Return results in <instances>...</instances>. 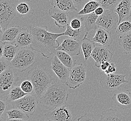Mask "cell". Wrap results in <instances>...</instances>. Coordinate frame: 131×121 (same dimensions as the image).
<instances>
[{"instance_id": "obj_4", "label": "cell", "mask_w": 131, "mask_h": 121, "mask_svg": "<svg viewBox=\"0 0 131 121\" xmlns=\"http://www.w3.org/2000/svg\"><path fill=\"white\" fill-rule=\"evenodd\" d=\"M35 52L30 46L19 48L15 58L11 62L12 68L20 73L31 68L36 60Z\"/></svg>"}, {"instance_id": "obj_30", "label": "cell", "mask_w": 131, "mask_h": 121, "mask_svg": "<svg viewBox=\"0 0 131 121\" xmlns=\"http://www.w3.org/2000/svg\"><path fill=\"white\" fill-rule=\"evenodd\" d=\"M101 6L99 2L93 1H90L86 3L83 8L78 13L79 15H85L94 12L96 8Z\"/></svg>"}, {"instance_id": "obj_28", "label": "cell", "mask_w": 131, "mask_h": 121, "mask_svg": "<svg viewBox=\"0 0 131 121\" xmlns=\"http://www.w3.org/2000/svg\"><path fill=\"white\" fill-rule=\"evenodd\" d=\"M118 42L124 53L126 54H131V32L121 35Z\"/></svg>"}, {"instance_id": "obj_35", "label": "cell", "mask_w": 131, "mask_h": 121, "mask_svg": "<svg viewBox=\"0 0 131 121\" xmlns=\"http://www.w3.org/2000/svg\"><path fill=\"white\" fill-rule=\"evenodd\" d=\"M20 87L21 89L27 94L34 93V87L33 83L28 80L24 81L21 83Z\"/></svg>"}, {"instance_id": "obj_8", "label": "cell", "mask_w": 131, "mask_h": 121, "mask_svg": "<svg viewBox=\"0 0 131 121\" xmlns=\"http://www.w3.org/2000/svg\"><path fill=\"white\" fill-rule=\"evenodd\" d=\"M0 24L4 31L15 17L16 11L10 0H0Z\"/></svg>"}, {"instance_id": "obj_20", "label": "cell", "mask_w": 131, "mask_h": 121, "mask_svg": "<svg viewBox=\"0 0 131 121\" xmlns=\"http://www.w3.org/2000/svg\"><path fill=\"white\" fill-rule=\"evenodd\" d=\"M98 17L94 12L81 16L80 19L86 31V34L88 35V32L92 30H97L98 26L96 22Z\"/></svg>"}, {"instance_id": "obj_17", "label": "cell", "mask_w": 131, "mask_h": 121, "mask_svg": "<svg viewBox=\"0 0 131 121\" xmlns=\"http://www.w3.org/2000/svg\"><path fill=\"white\" fill-rule=\"evenodd\" d=\"M92 40L106 47H109L113 42L112 33L102 27H99L96 30V33Z\"/></svg>"}, {"instance_id": "obj_40", "label": "cell", "mask_w": 131, "mask_h": 121, "mask_svg": "<svg viewBox=\"0 0 131 121\" xmlns=\"http://www.w3.org/2000/svg\"><path fill=\"white\" fill-rule=\"evenodd\" d=\"M117 69L115 67V65L114 63H110V65L109 66L108 68L104 71L105 74H109L110 73H114L116 72Z\"/></svg>"}, {"instance_id": "obj_23", "label": "cell", "mask_w": 131, "mask_h": 121, "mask_svg": "<svg viewBox=\"0 0 131 121\" xmlns=\"http://www.w3.org/2000/svg\"><path fill=\"white\" fill-rule=\"evenodd\" d=\"M19 48V47L15 45L13 43L4 42L3 44V53L2 57L11 62L15 58Z\"/></svg>"}, {"instance_id": "obj_25", "label": "cell", "mask_w": 131, "mask_h": 121, "mask_svg": "<svg viewBox=\"0 0 131 121\" xmlns=\"http://www.w3.org/2000/svg\"><path fill=\"white\" fill-rule=\"evenodd\" d=\"M95 42L88 38H83L81 40V48L85 58L86 62L91 56V54L95 47Z\"/></svg>"}, {"instance_id": "obj_16", "label": "cell", "mask_w": 131, "mask_h": 121, "mask_svg": "<svg viewBox=\"0 0 131 121\" xmlns=\"http://www.w3.org/2000/svg\"><path fill=\"white\" fill-rule=\"evenodd\" d=\"M48 13L54 20V23L59 28H64L68 24V13L53 7L49 9Z\"/></svg>"}, {"instance_id": "obj_9", "label": "cell", "mask_w": 131, "mask_h": 121, "mask_svg": "<svg viewBox=\"0 0 131 121\" xmlns=\"http://www.w3.org/2000/svg\"><path fill=\"white\" fill-rule=\"evenodd\" d=\"M86 79V69L82 64L75 66L71 69L70 75L66 85L69 88H78Z\"/></svg>"}, {"instance_id": "obj_31", "label": "cell", "mask_w": 131, "mask_h": 121, "mask_svg": "<svg viewBox=\"0 0 131 121\" xmlns=\"http://www.w3.org/2000/svg\"><path fill=\"white\" fill-rule=\"evenodd\" d=\"M117 34L123 35L131 32V21L126 20L121 22L115 28Z\"/></svg>"}, {"instance_id": "obj_12", "label": "cell", "mask_w": 131, "mask_h": 121, "mask_svg": "<svg viewBox=\"0 0 131 121\" xmlns=\"http://www.w3.org/2000/svg\"><path fill=\"white\" fill-rule=\"evenodd\" d=\"M81 41L74 38H66L57 51H63L71 56H78L81 54Z\"/></svg>"}, {"instance_id": "obj_49", "label": "cell", "mask_w": 131, "mask_h": 121, "mask_svg": "<svg viewBox=\"0 0 131 121\" xmlns=\"http://www.w3.org/2000/svg\"><path fill=\"white\" fill-rule=\"evenodd\" d=\"M19 1H27V0H18Z\"/></svg>"}, {"instance_id": "obj_46", "label": "cell", "mask_w": 131, "mask_h": 121, "mask_svg": "<svg viewBox=\"0 0 131 121\" xmlns=\"http://www.w3.org/2000/svg\"><path fill=\"white\" fill-rule=\"evenodd\" d=\"M96 1V2H99V3H101V0H89V1Z\"/></svg>"}, {"instance_id": "obj_19", "label": "cell", "mask_w": 131, "mask_h": 121, "mask_svg": "<svg viewBox=\"0 0 131 121\" xmlns=\"http://www.w3.org/2000/svg\"><path fill=\"white\" fill-rule=\"evenodd\" d=\"M32 42V35L29 31V28H23L13 43L19 48H24L30 46Z\"/></svg>"}, {"instance_id": "obj_13", "label": "cell", "mask_w": 131, "mask_h": 121, "mask_svg": "<svg viewBox=\"0 0 131 121\" xmlns=\"http://www.w3.org/2000/svg\"><path fill=\"white\" fill-rule=\"evenodd\" d=\"M113 54L105 46L99 45L96 46L91 54V56L95 62V66L100 68L102 63L106 62H110L112 60Z\"/></svg>"}, {"instance_id": "obj_5", "label": "cell", "mask_w": 131, "mask_h": 121, "mask_svg": "<svg viewBox=\"0 0 131 121\" xmlns=\"http://www.w3.org/2000/svg\"><path fill=\"white\" fill-rule=\"evenodd\" d=\"M16 71L11 67L0 75V92L1 97L8 96L11 89L16 85L19 78Z\"/></svg>"}, {"instance_id": "obj_1", "label": "cell", "mask_w": 131, "mask_h": 121, "mask_svg": "<svg viewBox=\"0 0 131 121\" xmlns=\"http://www.w3.org/2000/svg\"><path fill=\"white\" fill-rule=\"evenodd\" d=\"M28 28L33 38L30 47L34 51L47 58L53 54H56L57 48L60 46L57 39L64 36V33H52L48 31L47 26L30 25Z\"/></svg>"}, {"instance_id": "obj_14", "label": "cell", "mask_w": 131, "mask_h": 121, "mask_svg": "<svg viewBox=\"0 0 131 121\" xmlns=\"http://www.w3.org/2000/svg\"><path fill=\"white\" fill-rule=\"evenodd\" d=\"M51 68L61 83L66 84L68 80L71 69L64 65L56 55L52 60Z\"/></svg>"}, {"instance_id": "obj_24", "label": "cell", "mask_w": 131, "mask_h": 121, "mask_svg": "<svg viewBox=\"0 0 131 121\" xmlns=\"http://www.w3.org/2000/svg\"><path fill=\"white\" fill-rule=\"evenodd\" d=\"M52 5L53 7L68 13L78 10L73 4V0H53Z\"/></svg>"}, {"instance_id": "obj_33", "label": "cell", "mask_w": 131, "mask_h": 121, "mask_svg": "<svg viewBox=\"0 0 131 121\" xmlns=\"http://www.w3.org/2000/svg\"><path fill=\"white\" fill-rule=\"evenodd\" d=\"M27 1H23V2L19 3L16 7V10L20 15H26L30 11V6L28 3L26 2Z\"/></svg>"}, {"instance_id": "obj_7", "label": "cell", "mask_w": 131, "mask_h": 121, "mask_svg": "<svg viewBox=\"0 0 131 121\" xmlns=\"http://www.w3.org/2000/svg\"><path fill=\"white\" fill-rule=\"evenodd\" d=\"M126 75L114 73L104 75L101 78V86L106 92H112L120 87L122 84L126 83L127 80L125 79Z\"/></svg>"}, {"instance_id": "obj_29", "label": "cell", "mask_w": 131, "mask_h": 121, "mask_svg": "<svg viewBox=\"0 0 131 121\" xmlns=\"http://www.w3.org/2000/svg\"><path fill=\"white\" fill-rule=\"evenodd\" d=\"M27 95V94L26 93L21 89L20 86L15 85L11 89L6 97V100L8 102L12 103L20 99Z\"/></svg>"}, {"instance_id": "obj_38", "label": "cell", "mask_w": 131, "mask_h": 121, "mask_svg": "<svg viewBox=\"0 0 131 121\" xmlns=\"http://www.w3.org/2000/svg\"><path fill=\"white\" fill-rule=\"evenodd\" d=\"M73 4L77 10L81 9L89 0H73Z\"/></svg>"}, {"instance_id": "obj_22", "label": "cell", "mask_w": 131, "mask_h": 121, "mask_svg": "<svg viewBox=\"0 0 131 121\" xmlns=\"http://www.w3.org/2000/svg\"><path fill=\"white\" fill-rule=\"evenodd\" d=\"M23 28L19 26H14L6 29L4 31L3 35L0 37L1 42L14 43L18 35Z\"/></svg>"}, {"instance_id": "obj_26", "label": "cell", "mask_w": 131, "mask_h": 121, "mask_svg": "<svg viewBox=\"0 0 131 121\" xmlns=\"http://www.w3.org/2000/svg\"><path fill=\"white\" fill-rule=\"evenodd\" d=\"M56 55L59 59L67 67L71 69L75 66L76 60H74L71 57L72 56L64 51H56Z\"/></svg>"}, {"instance_id": "obj_3", "label": "cell", "mask_w": 131, "mask_h": 121, "mask_svg": "<svg viewBox=\"0 0 131 121\" xmlns=\"http://www.w3.org/2000/svg\"><path fill=\"white\" fill-rule=\"evenodd\" d=\"M27 79L33 83L34 94L38 98L45 93L46 91L54 83L53 77L45 68L35 67L28 71Z\"/></svg>"}, {"instance_id": "obj_45", "label": "cell", "mask_w": 131, "mask_h": 121, "mask_svg": "<svg viewBox=\"0 0 131 121\" xmlns=\"http://www.w3.org/2000/svg\"><path fill=\"white\" fill-rule=\"evenodd\" d=\"M3 44L4 42H0V58L2 57L3 53Z\"/></svg>"}, {"instance_id": "obj_21", "label": "cell", "mask_w": 131, "mask_h": 121, "mask_svg": "<svg viewBox=\"0 0 131 121\" xmlns=\"http://www.w3.org/2000/svg\"><path fill=\"white\" fill-rule=\"evenodd\" d=\"M100 121H125L126 119L117 109L109 108L102 111Z\"/></svg>"}, {"instance_id": "obj_15", "label": "cell", "mask_w": 131, "mask_h": 121, "mask_svg": "<svg viewBox=\"0 0 131 121\" xmlns=\"http://www.w3.org/2000/svg\"><path fill=\"white\" fill-rule=\"evenodd\" d=\"M112 99L119 108L123 109L131 108V93L124 88L114 94Z\"/></svg>"}, {"instance_id": "obj_32", "label": "cell", "mask_w": 131, "mask_h": 121, "mask_svg": "<svg viewBox=\"0 0 131 121\" xmlns=\"http://www.w3.org/2000/svg\"><path fill=\"white\" fill-rule=\"evenodd\" d=\"M66 28V30L64 32V35L74 39L78 38L79 37L81 36L84 32H86L84 28L82 29L81 28L79 29H74L73 28H71L70 25L68 24Z\"/></svg>"}, {"instance_id": "obj_44", "label": "cell", "mask_w": 131, "mask_h": 121, "mask_svg": "<svg viewBox=\"0 0 131 121\" xmlns=\"http://www.w3.org/2000/svg\"><path fill=\"white\" fill-rule=\"evenodd\" d=\"M110 64V63H109V62H106L101 65L100 68H101V70L105 71L108 68Z\"/></svg>"}, {"instance_id": "obj_43", "label": "cell", "mask_w": 131, "mask_h": 121, "mask_svg": "<svg viewBox=\"0 0 131 121\" xmlns=\"http://www.w3.org/2000/svg\"><path fill=\"white\" fill-rule=\"evenodd\" d=\"M104 11H105V9L102 6H100L96 8L94 12L95 13V14L98 16H100L102 14H103Z\"/></svg>"}, {"instance_id": "obj_37", "label": "cell", "mask_w": 131, "mask_h": 121, "mask_svg": "<svg viewBox=\"0 0 131 121\" xmlns=\"http://www.w3.org/2000/svg\"><path fill=\"white\" fill-rule=\"evenodd\" d=\"M69 25L71 27L74 29H79L81 28L82 23L81 19L78 18H74L71 21Z\"/></svg>"}, {"instance_id": "obj_6", "label": "cell", "mask_w": 131, "mask_h": 121, "mask_svg": "<svg viewBox=\"0 0 131 121\" xmlns=\"http://www.w3.org/2000/svg\"><path fill=\"white\" fill-rule=\"evenodd\" d=\"M39 99L34 93L28 94L22 98L12 102L15 108L20 109L29 116L33 115L36 111Z\"/></svg>"}, {"instance_id": "obj_27", "label": "cell", "mask_w": 131, "mask_h": 121, "mask_svg": "<svg viewBox=\"0 0 131 121\" xmlns=\"http://www.w3.org/2000/svg\"><path fill=\"white\" fill-rule=\"evenodd\" d=\"M8 116V120L28 121L29 117L28 114L20 109L15 108L6 112Z\"/></svg>"}, {"instance_id": "obj_41", "label": "cell", "mask_w": 131, "mask_h": 121, "mask_svg": "<svg viewBox=\"0 0 131 121\" xmlns=\"http://www.w3.org/2000/svg\"><path fill=\"white\" fill-rule=\"evenodd\" d=\"M6 107H7V105L5 102L3 101L2 100H1L0 101V117H2L3 114L5 111Z\"/></svg>"}, {"instance_id": "obj_36", "label": "cell", "mask_w": 131, "mask_h": 121, "mask_svg": "<svg viewBox=\"0 0 131 121\" xmlns=\"http://www.w3.org/2000/svg\"><path fill=\"white\" fill-rule=\"evenodd\" d=\"M12 67L11 62L3 57L0 58V73Z\"/></svg>"}, {"instance_id": "obj_47", "label": "cell", "mask_w": 131, "mask_h": 121, "mask_svg": "<svg viewBox=\"0 0 131 121\" xmlns=\"http://www.w3.org/2000/svg\"><path fill=\"white\" fill-rule=\"evenodd\" d=\"M128 20H130L131 21V16H130V17L129 18V19Z\"/></svg>"}, {"instance_id": "obj_48", "label": "cell", "mask_w": 131, "mask_h": 121, "mask_svg": "<svg viewBox=\"0 0 131 121\" xmlns=\"http://www.w3.org/2000/svg\"><path fill=\"white\" fill-rule=\"evenodd\" d=\"M130 68H131V60H130Z\"/></svg>"}, {"instance_id": "obj_2", "label": "cell", "mask_w": 131, "mask_h": 121, "mask_svg": "<svg viewBox=\"0 0 131 121\" xmlns=\"http://www.w3.org/2000/svg\"><path fill=\"white\" fill-rule=\"evenodd\" d=\"M66 86L62 83H53L40 97V104L50 110L66 105L69 97Z\"/></svg>"}, {"instance_id": "obj_39", "label": "cell", "mask_w": 131, "mask_h": 121, "mask_svg": "<svg viewBox=\"0 0 131 121\" xmlns=\"http://www.w3.org/2000/svg\"><path fill=\"white\" fill-rule=\"evenodd\" d=\"M77 120L78 121H93V120H95V119H93V116L92 115L90 114H85V115L80 117Z\"/></svg>"}, {"instance_id": "obj_11", "label": "cell", "mask_w": 131, "mask_h": 121, "mask_svg": "<svg viewBox=\"0 0 131 121\" xmlns=\"http://www.w3.org/2000/svg\"><path fill=\"white\" fill-rule=\"evenodd\" d=\"M48 121H72L73 116L69 108L66 105L54 108L45 114Z\"/></svg>"}, {"instance_id": "obj_18", "label": "cell", "mask_w": 131, "mask_h": 121, "mask_svg": "<svg viewBox=\"0 0 131 121\" xmlns=\"http://www.w3.org/2000/svg\"><path fill=\"white\" fill-rule=\"evenodd\" d=\"M131 0H121L117 6L114 12L118 16V24L128 20L131 16Z\"/></svg>"}, {"instance_id": "obj_42", "label": "cell", "mask_w": 131, "mask_h": 121, "mask_svg": "<svg viewBox=\"0 0 131 121\" xmlns=\"http://www.w3.org/2000/svg\"><path fill=\"white\" fill-rule=\"evenodd\" d=\"M127 80V82L126 84V85L124 87V88L129 91L131 93V75L129 77Z\"/></svg>"}, {"instance_id": "obj_10", "label": "cell", "mask_w": 131, "mask_h": 121, "mask_svg": "<svg viewBox=\"0 0 131 121\" xmlns=\"http://www.w3.org/2000/svg\"><path fill=\"white\" fill-rule=\"evenodd\" d=\"M118 20V15L116 12L112 10L105 9L103 14L99 16L96 23L98 26L110 31L117 27Z\"/></svg>"}, {"instance_id": "obj_34", "label": "cell", "mask_w": 131, "mask_h": 121, "mask_svg": "<svg viewBox=\"0 0 131 121\" xmlns=\"http://www.w3.org/2000/svg\"><path fill=\"white\" fill-rule=\"evenodd\" d=\"M121 0H101V6L105 9H108L114 11L117 6Z\"/></svg>"}]
</instances>
